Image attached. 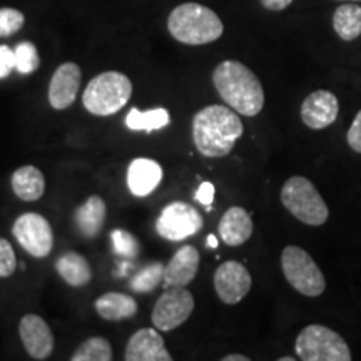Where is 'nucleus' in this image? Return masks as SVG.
Listing matches in <instances>:
<instances>
[{
	"label": "nucleus",
	"mask_w": 361,
	"mask_h": 361,
	"mask_svg": "<svg viewBox=\"0 0 361 361\" xmlns=\"http://www.w3.org/2000/svg\"><path fill=\"white\" fill-rule=\"evenodd\" d=\"M243 123L231 107L213 104L192 117V141L206 157H224L243 135Z\"/></svg>",
	"instance_id": "f257e3e1"
},
{
	"label": "nucleus",
	"mask_w": 361,
	"mask_h": 361,
	"mask_svg": "<svg viewBox=\"0 0 361 361\" xmlns=\"http://www.w3.org/2000/svg\"><path fill=\"white\" fill-rule=\"evenodd\" d=\"M219 97L238 114L255 117L263 111L264 90L258 75L238 61H224L213 72Z\"/></svg>",
	"instance_id": "f03ea898"
},
{
	"label": "nucleus",
	"mask_w": 361,
	"mask_h": 361,
	"mask_svg": "<svg viewBox=\"0 0 361 361\" xmlns=\"http://www.w3.org/2000/svg\"><path fill=\"white\" fill-rule=\"evenodd\" d=\"M168 29L178 42L186 45L211 44L224 32L218 13L196 2L176 7L168 19Z\"/></svg>",
	"instance_id": "7ed1b4c3"
},
{
	"label": "nucleus",
	"mask_w": 361,
	"mask_h": 361,
	"mask_svg": "<svg viewBox=\"0 0 361 361\" xmlns=\"http://www.w3.org/2000/svg\"><path fill=\"white\" fill-rule=\"evenodd\" d=\"M133 96V84L123 72H102L94 78L82 94L89 114L112 116L119 112Z\"/></svg>",
	"instance_id": "20e7f679"
},
{
	"label": "nucleus",
	"mask_w": 361,
	"mask_h": 361,
	"mask_svg": "<svg viewBox=\"0 0 361 361\" xmlns=\"http://www.w3.org/2000/svg\"><path fill=\"white\" fill-rule=\"evenodd\" d=\"M281 202L298 221L308 226H323L329 218L322 194L303 176H293L283 184Z\"/></svg>",
	"instance_id": "39448f33"
},
{
	"label": "nucleus",
	"mask_w": 361,
	"mask_h": 361,
	"mask_svg": "<svg viewBox=\"0 0 361 361\" xmlns=\"http://www.w3.org/2000/svg\"><path fill=\"white\" fill-rule=\"evenodd\" d=\"M295 350L303 361H350L351 351L346 341L323 324H310L296 338Z\"/></svg>",
	"instance_id": "423d86ee"
},
{
	"label": "nucleus",
	"mask_w": 361,
	"mask_h": 361,
	"mask_svg": "<svg viewBox=\"0 0 361 361\" xmlns=\"http://www.w3.org/2000/svg\"><path fill=\"white\" fill-rule=\"evenodd\" d=\"M281 268L286 281L301 295L316 298L323 295L326 281L322 269L303 247L286 246L281 255Z\"/></svg>",
	"instance_id": "0eeeda50"
},
{
	"label": "nucleus",
	"mask_w": 361,
	"mask_h": 361,
	"mask_svg": "<svg viewBox=\"0 0 361 361\" xmlns=\"http://www.w3.org/2000/svg\"><path fill=\"white\" fill-rule=\"evenodd\" d=\"M202 224L204 221L196 207L188 202L176 201L162 209L156 223V231L161 238L178 243L200 233Z\"/></svg>",
	"instance_id": "6e6552de"
},
{
	"label": "nucleus",
	"mask_w": 361,
	"mask_h": 361,
	"mask_svg": "<svg viewBox=\"0 0 361 361\" xmlns=\"http://www.w3.org/2000/svg\"><path fill=\"white\" fill-rule=\"evenodd\" d=\"M194 296L186 288H168L152 310V324L159 331H173L186 323L194 311Z\"/></svg>",
	"instance_id": "1a4fd4ad"
},
{
	"label": "nucleus",
	"mask_w": 361,
	"mask_h": 361,
	"mask_svg": "<svg viewBox=\"0 0 361 361\" xmlns=\"http://www.w3.org/2000/svg\"><path fill=\"white\" fill-rule=\"evenodd\" d=\"M12 234L17 243L34 258H45L51 255L54 234L49 221L37 213H25L16 219Z\"/></svg>",
	"instance_id": "9d476101"
},
{
	"label": "nucleus",
	"mask_w": 361,
	"mask_h": 361,
	"mask_svg": "<svg viewBox=\"0 0 361 361\" xmlns=\"http://www.w3.org/2000/svg\"><path fill=\"white\" fill-rule=\"evenodd\" d=\"M251 274L239 261H226L214 273L216 295L224 305H238L251 290Z\"/></svg>",
	"instance_id": "9b49d317"
},
{
	"label": "nucleus",
	"mask_w": 361,
	"mask_h": 361,
	"mask_svg": "<svg viewBox=\"0 0 361 361\" xmlns=\"http://www.w3.org/2000/svg\"><path fill=\"white\" fill-rule=\"evenodd\" d=\"M19 336L30 358L47 360L52 355L56 340H54L51 326L39 314L29 313L22 316L19 323Z\"/></svg>",
	"instance_id": "f8f14e48"
},
{
	"label": "nucleus",
	"mask_w": 361,
	"mask_h": 361,
	"mask_svg": "<svg viewBox=\"0 0 361 361\" xmlns=\"http://www.w3.org/2000/svg\"><path fill=\"white\" fill-rule=\"evenodd\" d=\"M82 71L74 62H66L54 72L49 84V104L57 111H64L74 104L78 97Z\"/></svg>",
	"instance_id": "ddd939ff"
},
{
	"label": "nucleus",
	"mask_w": 361,
	"mask_h": 361,
	"mask_svg": "<svg viewBox=\"0 0 361 361\" xmlns=\"http://www.w3.org/2000/svg\"><path fill=\"white\" fill-rule=\"evenodd\" d=\"M338 111H340V104L335 94L319 89L311 92L301 104V119L306 128L322 130L335 123Z\"/></svg>",
	"instance_id": "4468645a"
},
{
	"label": "nucleus",
	"mask_w": 361,
	"mask_h": 361,
	"mask_svg": "<svg viewBox=\"0 0 361 361\" xmlns=\"http://www.w3.org/2000/svg\"><path fill=\"white\" fill-rule=\"evenodd\" d=\"M124 358L128 361H171L173 356L166 350L157 328H142L129 338Z\"/></svg>",
	"instance_id": "2eb2a0df"
},
{
	"label": "nucleus",
	"mask_w": 361,
	"mask_h": 361,
	"mask_svg": "<svg viewBox=\"0 0 361 361\" xmlns=\"http://www.w3.org/2000/svg\"><path fill=\"white\" fill-rule=\"evenodd\" d=\"M200 251L194 246H183L176 251L169 264H166L164 283L166 288H186L196 278L200 269Z\"/></svg>",
	"instance_id": "dca6fc26"
},
{
	"label": "nucleus",
	"mask_w": 361,
	"mask_h": 361,
	"mask_svg": "<svg viewBox=\"0 0 361 361\" xmlns=\"http://www.w3.org/2000/svg\"><path fill=\"white\" fill-rule=\"evenodd\" d=\"M162 180V168L156 161L137 157L129 164L128 186L130 192L137 197H146Z\"/></svg>",
	"instance_id": "f3484780"
},
{
	"label": "nucleus",
	"mask_w": 361,
	"mask_h": 361,
	"mask_svg": "<svg viewBox=\"0 0 361 361\" xmlns=\"http://www.w3.org/2000/svg\"><path fill=\"white\" fill-rule=\"evenodd\" d=\"M218 231L224 245L233 247L245 245L252 234L251 214L247 213L245 207H229L219 221Z\"/></svg>",
	"instance_id": "a211bd4d"
},
{
	"label": "nucleus",
	"mask_w": 361,
	"mask_h": 361,
	"mask_svg": "<svg viewBox=\"0 0 361 361\" xmlns=\"http://www.w3.org/2000/svg\"><path fill=\"white\" fill-rule=\"evenodd\" d=\"M12 189L22 201H39L45 192V178L35 166H22L12 174Z\"/></svg>",
	"instance_id": "6ab92c4d"
},
{
	"label": "nucleus",
	"mask_w": 361,
	"mask_h": 361,
	"mask_svg": "<svg viewBox=\"0 0 361 361\" xmlns=\"http://www.w3.org/2000/svg\"><path fill=\"white\" fill-rule=\"evenodd\" d=\"M56 269L64 281L72 288H82L92 279L89 261L79 252L69 251L56 261Z\"/></svg>",
	"instance_id": "aec40b11"
},
{
	"label": "nucleus",
	"mask_w": 361,
	"mask_h": 361,
	"mask_svg": "<svg viewBox=\"0 0 361 361\" xmlns=\"http://www.w3.org/2000/svg\"><path fill=\"white\" fill-rule=\"evenodd\" d=\"M96 311L107 322H121V319L133 318L137 313V303L133 296L112 291L97 298Z\"/></svg>",
	"instance_id": "412c9836"
},
{
	"label": "nucleus",
	"mask_w": 361,
	"mask_h": 361,
	"mask_svg": "<svg viewBox=\"0 0 361 361\" xmlns=\"http://www.w3.org/2000/svg\"><path fill=\"white\" fill-rule=\"evenodd\" d=\"M75 226L85 238H96L102 229L106 219V202L102 197L90 196L79 209L75 211Z\"/></svg>",
	"instance_id": "4be33fe9"
},
{
	"label": "nucleus",
	"mask_w": 361,
	"mask_h": 361,
	"mask_svg": "<svg viewBox=\"0 0 361 361\" xmlns=\"http://www.w3.org/2000/svg\"><path fill=\"white\" fill-rule=\"evenodd\" d=\"M333 27L340 39L355 40L361 34V7L356 4H345L333 13Z\"/></svg>",
	"instance_id": "5701e85b"
},
{
	"label": "nucleus",
	"mask_w": 361,
	"mask_h": 361,
	"mask_svg": "<svg viewBox=\"0 0 361 361\" xmlns=\"http://www.w3.org/2000/svg\"><path fill=\"white\" fill-rule=\"evenodd\" d=\"M169 123V112L162 109V107L144 112L133 107V109L129 111V114L126 116V126H128L130 130H146V133H151V130L166 128Z\"/></svg>",
	"instance_id": "b1692460"
},
{
	"label": "nucleus",
	"mask_w": 361,
	"mask_h": 361,
	"mask_svg": "<svg viewBox=\"0 0 361 361\" xmlns=\"http://www.w3.org/2000/svg\"><path fill=\"white\" fill-rule=\"evenodd\" d=\"M72 361H111L112 346L111 343L102 336H92L85 340L74 355L71 356Z\"/></svg>",
	"instance_id": "393cba45"
},
{
	"label": "nucleus",
	"mask_w": 361,
	"mask_h": 361,
	"mask_svg": "<svg viewBox=\"0 0 361 361\" xmlns=\"http://www.w3.org/2000/svg\"><path fill=\"white\" fill-rule=\"evenodd\" d=\"M166 266L162 263H151L142 271H139L135 276L130 279V290L135 293H149L159 286L164 279Z\"/></svg>",
	"instance_id": "a878e982"
},
{
	"label": "nucleus",
	"mask_w": 361,
	"mask_h": 361,
	"mask_svg": "<svg viewBox=\"0 0 361 361\" xmlns=\"http://www.w3.org/2000/svg\"><path fill=\"white\" fill-rule=\"evenodd\" d=\"M16 52V69L20 74H32L39 69L40 57L37 47L32 42H20L13 49Z\"/></svg>",
	"instance_id": "bb28decb"
},
{
	"label": "nucleus",
	"mask_w": 361,
	"mask_h": 361,
	"mask_svg": "<svg viewBox=\"0 0 361 361\" xmlns=\"http://www.w3.org/2000/svg\"><path fill=\"white\" fill-rule=\"evenodd\" d=\"M112 239V247H114V252L121 258L134 259L137 258L139 250H141V245H139L137 238L133 236L129 231H123V229H114L111 233Z\"/></svg>",
	"instance_id": "cd10ccee"
},
{
	"label": "nucleus",
	"mask_w": 361,
	"mask_h": 361,
	"mask_svg": "<svg viewBox=\"0 0 361 361\" xmlns=\"http://www.w3.org/2000/svg\"><path fill=\"white\" fill-rule=\"evenodd\" d=\"M24 13L17 11V8H0V37H8V35L17 34L24 27Z\"/></svg>",
	"instance_id": "c85d7f7f"
},
{
	"label": "nucleus",
	"mask_w": 361,
	"mask_h": 361,
	"mask_svg": "<svg viewBox=\"0 0 361 361\" xmlns=\"http://www.w3.org/2000/svg\"><path fill=\"white\" fill-rule=\"evenodd\" d=\"M17 268L16 251L7 239L0 238V278L12 276Z\"/></svg>",
	"instance_id": "c756f323"
},
{
	"label": "nucleus",
	"mask_w": 361,
	"mask_h": 361,
	"mask_svg": "<svg viewBox=\"0 0 361 361\" xmlns=\"http://www.w3.org/2000/svg\"><path fill=\"white\" fill-rule=\"evenodd\" d=\"M16 69V52L8 45H0V79L8 78Z\"/></svg>",
	"instance_id": "7c9ffc66"
},
{
	"label": "nucleus",
	"mask_w": 361,
	"mask_h": 361,
	"mask_svg": "<svg viewBox=\"0 0 361 361\" xmlns=\"http://www.w3.org/2000/svg\"><path fill=\"white\" fill-rule=\"evenodd\" d=\"M346 141H348V146L355 152H360L361 154V111L356 114L353 124H351L348 135H346Z\"/></svg>",
	"instance_id": "2f4dec72"
},
{
	"label": "nucleus",
	"mask_w": 361,
	"mask_h": 361,
	"mask_svg": "<svg viewBox=\"0 0 361 361\" xmlns=\"http://www.w3.org/2000/svg\"><path fill=\"white\" fill-rule=\"evenodd\" d=\"M214 184L209 183V180H206V183H202L200 188H197L196 191V200L197 202H201L202 206H211L214 201Z\"/></svg>",
	"instance_id": "473e14b6"
},
{
	"label": "nucleus",
	"mask_w": 361,
	"mask_h": 361,
	"mask_svg": "<svg viewBox=\"0 0 361 361\" xmlns=\"http://www.w3.org/2000/svg\"><path fill=\"white\" fill-rule=\"evenodd\" d=\"M261 4H263V7L268 8V11L279 12L284 11L286 7H290L293 0H261Z\"/></svg>",
	"instance_id": "72a5a7b5"
},
{
	"label": "nucleus",
	"mask_w": 361,
	"mask_h": 361,
	"mask_svg": "<svg viewBox=\"0 0 361 361\" xmlns=\"http://www.w3.org/2000/svg\"><path fill=\"white\" fill-rule=\"evenodd\" d=\"M223 361H250V358L245 355H238V353H233V355H228L224 356Z\"/></svg>",
	"instance_id": "f704fd0d"
},
{
	"label": "nucleus",
	"mask_w": 361,
	"mask_h": 361,
	"mask_svg": "<svg viewBox=\"0 0 361 361\" xmlns=\"http://www.w3.org/2000/svg\"><path fill=\"white\" fill-rule=\"evenodd\" d=\"M206 245L207 247H211V250H214V247H218V238H216L214 234H209L206 239Z\"/></svg>",
	"instance_id": "c9c22d12"
},
{
	"label": "nucleus",
	"mask_w": 361,
	"mask_h": 361,
	"mask_svg": "<svg viewBox=\"0 0 361 361\" xmlns=\"http://www.w3.org/2000/svg\"><path fill=\"white\" fill-rule=\"evenodd\" d=\"M281 361H295V358L293 356H284V358H279Z\"/></svg>",
	"instance_id": "e433bc0d"
},
{
	"label": "nucleus",
	"mask_w": 361,
	"mask_h": 361,
	"mask_svg": "<svg viewBox=\"0 0 361 361\" xmlns=\"http://www.w3.org/2000/svg\"><path fill=\"white\" fill-rule=\"evenodd\" d=\"M340 2H361V0H340Z\"/></svg>",
	"instance_id": "4c0bfd02"
}]
</instances>
